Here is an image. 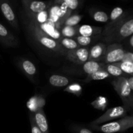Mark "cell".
<instances>
[{
    "instance_id": "cell-1",
    "label": "cell",
    "mask_w": 133,
    "mask_h": 133,
    "mask_svg": "<svg viewBox=\"0 0 133 133\" xmlns=\"http://www.w3.org/2000/svg\"><path fill=\"white\" fill-rule=\"evenodd\" d=\"M133 34V17L125 16L109 32L102 36L101 40L107 44L122 43Z\"/></svg>"
},
{
    "instance_id": "cell-2",
    "label": "cell",
    "mask_w": 133,
    "mask_h": 133,
    "mask_svg": "<svg viewBox=\"0 0 133 133\" xmlns=\"http://www.w3.org/2000/svg\"><path fill=\"white\" fill-rule=\"evenodd\" d=\"M29 27L32 36L40 45L55 53L64 56L66 55L67 51L64 48H62V45L59 44L57 40L53 39L49 35H47L45 32H44L43 30L38 26L34 19L30 22Z\"/></svg>"
},
{
    "instance_id": "cell-3",
    "label": "cell",
    "mask_w": 133,
    "mask_h": 133,
    "mask_svg": "<svg viewBox=\"0 0 133 133\" xmlns=\"http://www.w3.org/2000/svg\"><path fill=\"white\" fill-rule=\"evenodd\" d=\"M91 128L95 131L103 133L122 132L133 127V116H125L122 119L114 122L104 123L101 125H91Z\"/></svg>"
},
{
    "instance_id": "cell-4",
    "label": "cell",
    "mask_w": 133,
    "mask_h": 133,
    "mask_svg": "<svg viewBox=\"0 0 133 133\" xmlns=\"http://www.w3.org/2000/svg\"><path fill=\"white\" fill-rule=\"evenodd\" d=\"M114 90L122 99L123 106L125 107L129 110L132 108V92L129 84L127 77H116L112 82Z\"/></svg>"
},
{
    "instance_id": "cell-5",
    "label": "cell",
    "mask_w": 133,
    "mask_h": 133,
    "mask_svg": "<svg viewBox=\"0 0 133 133\" xmlns=\"http://www.w3.org/2000/svg\"><path fill=\"white\" fill-rule=\"evenodd\" d=\"M127 51L120 43H113L107 45L106 53L101 62L104 64H114L123 61Z\"/></svg>"
},
{
    "instance_id": "cell-6",
    "label": "cell",
    "mask_w": 133,
    "mask_h": 133,
    "mask_svg": "<svg viewBox=\"0 0 133 133\" xmlns=\"http://www.w3.org/2000/svg\"><path fill=\"white\" fill-rule=\"evenodd\" d=\"M128 110V109L125 106H118L109 109L103 115L93 121L90 125H99L100 124H103L107 122H109L118 118H123L127 114Z\"/></svg>"
},
{
    "instance_id": "cell-7",
    "label": "cell",
    "mask_w": 133,
    "mask_h": 133,
    "mask_svg": "<svg viewBox=\"0 0 133 133\" xmlns=\"http://www.w3.org/2000/svg\"><path fill=\"white\" fill-rule=\"evenodd\" d=\"M22 3L25 12L32 19L48 8V4L40 0H22Z\"/></svg>"
},
{
    "instance_id": "cell-8",
    "label": "cell",
    "mask_w": 133,
    "mask_h": 133,
    "mask_svg": "<svg viewBox=\"0 0 133 133\" xmlns=\"http://www.w3.org/2000/svg\"><path fill=\"white\" fill-rule=\"evenodd\" d=\"M89 50L87 48L80 47L77 49L67 51L65 57L70 62L77 64H83L88 61Z\"/></svg>"
},
{
    "instance_id": "cell-9",
    "label": "cell",
    "mask_w": 133,
    "mask_h": 133,
    "mask_svg": "<svg viewBox=\"0 0 133 133\" xmlns=\"http://www.w3.org/2000/svg\"><path fill=\"white\" fill-rule=\"evenodd\" d=\"M0 10L9 24L14 29L18 30V19L9 0H0Z\"/></svg>"
},
{
    "instance_id": "cell-10",
    "label": "cell",
    "mask_w": 133,
    "mask_h": 133,
    "mask_svg": "<svg viewBox=\"0 0 133 133\" xmlns=\"http://www.w3.org/2000/svg\"><path fill=\"white\" fill-rule=\"evenodd\" d=\"M127 13L125 12L123 9L119 6H117L112 9L109 16V21L107 25L103 28L101 35L104 36L111 29H112L123 18L126 16Z\"/></svg>"
},
{
    "instance_id": "cell-11",
    "label": "cell",
    "mask_w": 133,
    "mask_h": 133,
    "mask_svg": "<svg viewBox=\"0 0 133 133\" xmlns=\"http://www.w3.org/2000/svg\"><path fill=\"white\" fill-rule=\"evenodd\" d=\"M0 42L8 48H16L19 44L16 36L0 23Z\"/></svg>"
},
{
    "instance_id": "cell-12",
    "label": "cell",
    "mask_w": 133,
    "mask_h": 133,
    "mask_svg": "<svg viewBox=\"0 0 133 133\" xmlns=\"http://www.w3.org/2000/svg\"><path fill=\"white\" fill-rule=\"evenodd\" d=\"M107 48V45L104 42L94 44L89 50L88 61H95L101 62L106 53Z\"/></svg>"
},
{
    "instance_id": "cell-13",
    "label": "cell",
    "mask_w": 133,
    "mask_h": 133,
    "mask_svg": "<svg viewBox=\"0 0 133 133\" xmlns=\"http://www.w3.org/2000/svg\"><path fill=\"white\" fill-rule=\"evenodd\" d=\"M34 119L40 131L42 133H49V126H48V120L44 110L42 108H40L36 110L33 114Z\"/></svg>"
},
{
    "instance_id": "cell-14",
    "label": "cell",
    "mask_w": 133,
    "mask_h": 133,
    "mask_svg": "<svg viewBox=\"0 0 133 133\" xmlns=\"http://www.w3.org/2000/svg\"><path fill=\"white\" fill-rule=\"evenodd\" d=\"M103 28L101 27L89 25H83L78 26V35L83 36H94L101 35L102 34Z\"/></svg>"
},
{
    "instance_id": "cell-15",
    "label": "cell",
    "mask_w": 133,
    "mask_h": 133,
    "mask_svg": "<svg viewBox=\"0 0 133 133\" xmlns=\"http://www.w3.org/2000/svg\"><path fill=\"white\" fill-rule=\"evenodd\" d=\"M105 64L95 61H88L83 64V69L87 75H90L99 70H103Z\"/></svg>"
},
{
    "instance_id": "cell-16",
    "label": "cell",
    "mask_w": 133,
    "mask_h": 133,
    "mask_svg": "<svg viewBox=\"0 0 133 133\" xmlns=\"http://www.w3.org/2000/svg\"><path fill=\"white\" fill-rule=\"evenodd\" d=\"M102 35H97L94 36H83L77 35L75 37H74V40L78 43L80 47L83 48H87V46H89L91 44L96 43L97 40H101Z\"/></svg>"
},
{
    "instance_id": "cell-17",
    "label": "cell",
    "mask_w": 133,
    "mask_h": 133,
    "mask_svg": "<svg viewBox=\"0 0 133 133\" xmlns=\"http://www.w3.org/2000/svg\"><path fill=\"white\" fill-rule=\"evenodd\" d=\"M103 70H105L111 77H128L129 75L125 74L118 66H116L114 64H105Z\"/></svg>"
},
{
    "instance_id": "cell-18",
    "label": "cell",
    "mask_w": 133,
    "mask_h": 133,
    "mask_svg": "<svg viewBox=\"0 0 133 133\" xmlns=\"http://www.w3.org/2000/svg\"><path fill=\"white\" fill-rule=\"evenodd\" d=\"M49 83L55 87H64L70 83L68 77L59 75H52L49 77Z\"/></svg>"
},
{
    "instance_id": "cell-19",
    "label": "cell",
    "mask_w": 133,
    "mask_h": 133,
    "mask_svg": "<svg viewBox=\"0 0 133 133\" xmlns=\"http://www.w3.org/2000/svg\"><path fill=\"white\" fill-rule=\"evenodd\" d=\"M21 68L28 77H33L36 74V68L31 61L24 59L21 62Z\"/></svg>"
},
{
    "instance_id": "cell-20",
    "label": "cell",
    "mask_w": 133,
    "mask_h": 133,
    "mask_svg": "<svg viewBox=\"0 0 133 133\" xmlns=\"http://www.w3.org/2000/svg\"><path fill=\"white\" fill-rule=\"evenodd\" d=\"M111 77L110 75L105 70H101L93 74L88 75L87 77L83 81L85 83H90L93 81H99Z\"/></svg>"
},
{
    "instance_id": "cell-21",
    "label": "cell",
    "mask_w": 133,
    "mask_h": 133,
    "mask_svg": "<svg viewBox=\"0 0 133 133\" xmlns=\"http://www.w3.org/2000/svg\"><path fill=\"white\" fill-rule=\"evenodd\" d=\"M58 42L62 45V48H64L65 49H68V51L73 50L80 48V45L75 41V40L70 38L62 37L59 40H58Z\"/></svg>"
},
{
    "instance_id": "cell-22",
    "label": "cell",
    "mask_w": 133,
    "mask_h": 133,
    "mask_svg": "<svg viewBox=\"0 0 133 133\" xmlns=\"http://www.w3.org/2000/svg\"><path fill=\"white\" fill-rule=\"evenodd\" d=\"M90 14L92 18L96 22L106 23V22H109V14L103 10H92L90 12Z\"/></svg>"
},
{
    "instance_id": "cell-23",
    "label": "cell",
    "mask_w": 133,
    "mask_h": 133,
    "mask_svg": "<svg viewBox=\"0 0 133 133\" xmlns=\"http://www.w3.org/2000/svg\"><path fill=\"white\" fill-rule=\"evenodd\" d=\"M114 64L118 66L127 75L133 76V62L128 61H123L114 63Z\"/></svg>"
},
{
    "instance_id": "cell-24",
    "label": "cell",
    "mask_w": 133,
    "mask_h": 133,
    "mask_svg": "<svg viewBox=\"0 0 133 133\" xmlns=\"http://www.w3.org/2000/svg\"><path fill=\"white\" fill-rule=\"evenodd\" d=\"M78 26H63L61 29V35L62 37L64 38H72L75 37L78 35L77 32Z\"/></svg>"
},
{
    "instance_id": "cell-25",
    "label": "cell",
    "mask_w": 133,
    "mask_h": 133,
    "mask_svg": "<svg viewBox=\"0 0 133 133\" xmlns=\"http://www.w3.org/2000/svg\"><path fill=\"white\" fill-rule=\"evenodd\" d=\"M83 18V16L79 14H75V15L70 16L67 19L65 20L63 26H77V25L80 22L81 19Z\"/></svg>"
},
{
    "instance_id": "cell-26",
    "label": "cell",
    "mask_w": 133,
    "mask_h": 133,
    "mask_svg": "<svg viewBox=\"0 0 133 133\" xmlns=\"http://www.w3.org/2000/svg\"><path fill=\"white\" fill-rule=\"evenodd\" d=\"M70 10H76L81 6L84 0H62Z\"/></svg>"
},
{
    "instance_id": "cell-27",
    "label": "cell",
    "mask_w": 133,
    "mask_h": 133,
    "mask_svg": "<svg viewBox=\"0 0 133 133\" xmlns=\"http://www.w3.org/2000/svg\"><path fill=\"white\" fill-rule=\"evenodd\" d=\"M64 91L74 94L77 95V96H79L82 92V87L80 84L74 83V84H72L69 86V87H68L64 90Z\"/></svg>"
},
{
    "instance_id": "cell-28",
    "label": "cell",
    "mask_w": 133,
    "mask_h": 133,
    "mask_svg": "<svg viewBox=\"0 0 133 133\" xmlns=\"http://www.w3.org/2000/svg\"><path fill=\"white\" fill-rule=\"evenodd\" d=\"M121 44L123 46L124 49L127 51H130L133 53V34L125 39Z\"/></svg>"
},
{
    "instance_id": "cell-29",
    "label": "cell",
    "mask_w": 133,
    "mask_h": 133,
    "mask_svg": "<svg viewBox=\"0 0 133 133\" xmlns=\"http://www.w3.org/2000/svg\"><path fill=\"white\" fill-rule=\"evenodd\" d=\"M70 130L73 133H93L92 131L86 127L80 125H72L70 127Z\"/></svg>"
},
{
    "instance_id": "cell-30",
    "label": "cell",
    "mask_w": 133,
    "mask_h": 133,
    "mask_svg": "<svg viewBox=\"0 0 133 133\" xmlns=\"http://www.w3.org/2000/svg\"><path fill=\"white\" fill-rule=\"evenodd\" d=\"M30 123H31V133H42V131L40 130V129L36 125L32 114L30 115Z\"/></svg>"
},
{
    "instance_id": "cell-31",
    "label": "cell",
    "mask_w": 133,
    "mask_h": 133,
    "mask_svg": "<svg viewBox=\"0 0 133 133\" xmlns=\"http://www.w3.org/2000/svg\"><path fill=\"white\" fill-rule=\"evenodd\" d=\"M123 61H128L133 62V53L130 51H126Z\"/></svg>"
},
{
    "instance_id": "cell-32",
    "label": "cell",
    "mask_w": 133,
    "mask_h": 133,
    "mask_svg": "<svg viewBox=\"0 0 133 133\" xmlns=\"http://www.w3.org/2000/svg\"><path fill=\"white\" fill-rule=\"evenodd\" d=\"M129 84L130 88H131V92H132V107H133V76H129L127 77Z\"/></svg>"
},
{
    "instance_id": "cell-33",
    "label": "cell",
    "mask_w": 133,
    "mask_h": 133,
    "mask_svg": "<svg viewBox=\"0 0 133 133\" xmlns=\"http://www.w3.org/2000/svg\"><path fill=\"white\" fill-rule=\"evenodd\" d=\"M133 109V107H132V109Z\"/></svg>"
}]
</instances>
